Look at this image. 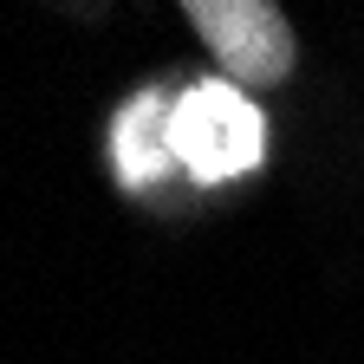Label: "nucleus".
<instances>
[{"mask_svg":"<svg viewBox=\"0 0 364 364\" xmlns=\"http://www.w3.org/2000/svg\"><path fill=\"white\" fill-rule=\"evenodd\" d=\"M267 156V117L254 91L228 78H196L169 98V169L189 182H235Z\"/></svg>","mask_w":364,"mask_h":364,"instance_id":"obj_1","label":"nucleus"},{"mask_svg":"<svg viewBox=\"0 0 364 364\" xmlns=\"http://www.w3.org/2000/svg\"><path fill=\"white\" fill-rule=\"evenodd\" d=\"M182 20L202 33V46L221 59V78L241 91L280 85L299 59V39L273 0H189Z\"/></svg>","mask_w":364,"mask_h":364,"instance_id":"obj_2","label":"nucleus"},{"mask_svg":"<svg viewBox=\"0 0 364 364\" xmlns=\"http://www.w3.org/2000/svg\"><path fill=\"white\" fill-rule=\"evenodd\" d=\"M169 98L176 91H136L111 124V163L124 176V189H150L169 169Z\"/></svg>","mask_w":364,"mask_h":364,"instance_id":"obj_3","label":"nucleus"}]
</instances>
